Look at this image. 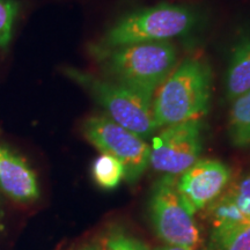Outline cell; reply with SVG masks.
Returning <instances> with one entry per match:
<instances>
[{"label":"cell","instance_id":"obj_4","mask_svg":"<svg viewBox=\"0 0 250 250\" xmlns=\"http://www.w3.org/2000/svg\"><path fill=\"white\" fill-rule=\"evenodd\" d=\"M64 74L83 87L107 112V116L143 139L156 132L153 117V98L76 67H65Z\"/></svg>","mask_w":250,"mask_h":250},{"label":"cell","instance_id":"obj_5","mask_svg":"<svg viewBox=\"0 0 250 250\" xmlns=\"http://www.w3.org/2000/svg\"><path fill=\"white\" fill-rule=\"evenodd\" d=\"M148 210L156 235L166 245L193 250L199 246L201 230L177 190L176 177L162 175L156 181L149 196Z\"/></svg>","mask_w":250,"mask_h":250},{"label":"cell","instance_id":"obj_11","mask_svg":"<svg viewBox=\"0 0 250 250\" xmlns=\"http://www.w3.org/2000/svg\"><path fill=\"white\" fill-rule=\"evenodd\" d=\"M227 132L234 147L250 148V90L232 101Z\"/></svg>","mask_w":250,"mask_h":250},{"label":"cell","instance_id":"obj_14","mask_svg":"<svg viewBox=\"0 0 250 250\" xmlns=\"http://www.w3.org/2000/svg\"><path fill=\"white\" fill-rule=\"evenodd\" d=\"M224 193L232 199L246 221L250 223V170L229 183Z\"/></svg>","mask_w":250,"mask_h":250},{"label":"cell","instance_id":"obj_18","mask_svg":"<svg viewBox=\"0 0 250 250\" xmlns=\"http://www.w3.org/2000/svg\"><path fill=\"white\" fill-rule=\"evenodd\" d=\"M79 250H104V249L101 248V247L98 245H90V246L83 247V248H81Z\"/></svg>","mask_w":250,"mask_h":250},{"label":"cell","instance_id":"obj_17","mask_svg":"<svg viewBox=\"0 0 250 250\" xmlns=\"http://www.w3.org/2000/svg\"><path fill=\"white\" fill-rule=\"evenodd\" d=\"M154 250H193L190 248H186V247H180V246H170V245H166L162 247H158Z\"/></svg>","mask_w":250,"mask_h":250},{"label":"cell","instance_id":"obj_6","mask_svg":"<svg viewBox=\"0 0 250 250\" xmlns=\"http://www.w3.org/2000/svg\"><path fill=\"white\" fill-rule=\"evenodd\" d=\"M83 132L86 139L101 153L111 155L122 162L126 182H137L149 166L151 146L107 115H94L85 121Z\"/></svg>","mask_w":250,"mask_h":250},{"label":"cell","instance_id":"obj_8","mask_svg":"<svg viewBox=\"0 0 250 250\" xmlns=\"http://www.w3.org/2000/svg\"><path fill=\"white\" fill-rule=\"evenodd\" d=\"M232 181L226 164L213 159H198L179 175L176 187L184 204L195 215L218 199Z\"/></svg>","mask_w":250,"mask_h":250},{"label":"cell","instance_id":"obj_13","mask_svg":"<svg viewBox=\"0 0 250 250\" xmlns=\"http://www.w3.org/2000/svg\"><path fill=\"white\" fill-rule=\"evenodd\" d=\"M92 175L94 182L104 190H112L120 186L125 177L124 166L114 156L101 153L93 162Z\"/></svg>","mask_w":250,"mask_h":250},{"label":"cell","instance_id":"obj_3","mask_svg":"<svg viewBox=\"0 0 250 250\" xmlns=\"http://www.w3.org/2000/svg\"><path fill=\"white\" fill-rule=\"evenodd\" d=\"M198 14L183 5L158 4L130 12L103 34L96 45L114 46L149 42H169L189 35L197 27Z\"/></svg>","mask_w":250,"mask_h":250},{"label":"cell","instance_id":"obj_2","mask_svg":"<svg viewBox=\"0 0 250 250\" xmlns=\"http://www.w3.org/2000/svg\"><path fill=\"white\" fill-rule=\"evenodd\" d=\"M212 70L204 58H184L153 96L152 110L158 129L189 121H201L208 112Z\"/></svg>","mask_w":250,"mask_h":250},{"label":"cell","instance_id":"obj_7","mask_svg":"<svg viewBox=\"0 0 250 250\" xmlns=\"http://www.w3.org/2000/svg\"><path fill=\"white\" fill-rule=\"evenodd\" d=\"M202 149V121L168 125L153 137L149 165L162 175L177 177L198 160Z\"/></svg>","mask_w":250,"mask_h":250},{"label":"cell","instance_id":"obj_15","mask_svg":"<svg viewBox=\"0 0 250 250\" xmlns=\"http://www.w3.org/2000/svg\"><path fill=\"white\" fill-rule=\"evenodd\" d=\"M18 11L14 0H0V51L7 49L11 43Z\"/></svg>","mask_w":250,"mask_h":250},{"label":"cell","instance_id":"obj_10","mask_svg":"<svg viewBox=\"0 0 250 250\" xmlns=\"http://www.w3.org/2000/svg\"><path fill=\"white\" fill-rule=\"evenodd\" d=\"M250 90V35L234 45L225 74V94L230 102Z\"/></svg>","mask_w":250,"mask_h":250},{"label":"cell","instance_id":"obj_9","mask_svg":"<svg viewBox=\"0 0 250 250\" xmlns=\"http://www.w3.org/2000/svg\"><path fill=\"white\" fill-rule=\"evenodd\" d=\"M0 189L15 202L29 203L40 196L35 171L24 159L0 145Z\"/></svg>","mask_w":250,"mask_h":250},{"label":"cell","instance_id":"obj_16","mask_svg":"<svg viewBox=\"0 0 250 250\" xmlns=\"http://www.w3.org/2000/svg\"><path fill=\"white\" fill-rule=\"evenodd\" d=\"M107 250H148L140 240L129 235L123 230H114L105 241Z\"/></svg>","mask_w":250,"mask_h":250},{"label":"cell","instance_id":"obj_12","mask_svg":"<svg viewBox=\"0 0 250 250\" xmlns=\"http://www.w3.org/2000/svg\"><path fill=\"white\" fill-rule=\"evenodd\" d=\"M204 250H250V223L213 227Z\"/></svg>","mask_w":250,"mask_h":250},{"label":"cell","instance_id":"obj_1","mask_svg":"<svg viewBox=\"0 0 250 250\" xmlns=\"http://www.w3.org/2000/svg\"><path fill=\"white\" fill-rule=\"evenodd\" d=\"M90 55L104 77L153 98L177 65V50L169 42L105 48L90 45Z\"/></svg>","mask_w":250,"mask_h":250}]
</instances>
